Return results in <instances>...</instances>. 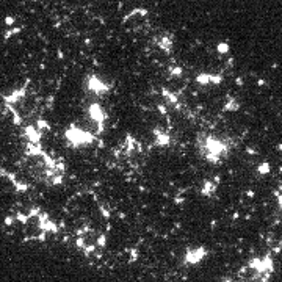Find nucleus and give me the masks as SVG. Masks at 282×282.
<instances>
[{
	"instance_id": "f257e3e1",
	"label": "nucleus",
	"mask_w": 282,
	"mask_h": 282,
	"mask_svg": "<svg viewBox=\"0 0 282 282\" xmlns=\"http://www.w3.org/2000/svg\"><path fill=\"white\" fill-rule=\"evenodd\" d=\"M204 155L207 160L210 161H216L224 152H226V144H223L221 141L215 139V138H205L204 141Z\"/></svg>"
},
{
	"instance_id": "f03ea898",
	"label": "nucleus",
	"mask_w": 282,
	"mask_h": 282,
	"mask_svg": "<svg viewBox=\"0 0 282 282\" xmlns=\"http://www.w3.org/2000/svg\"><path fill=\"white\" fill-rule=\"evenodd\" d=\"M276 198H277V205H279V208L282 210V193H277Z\"/></svg>"
}]
</instances>
